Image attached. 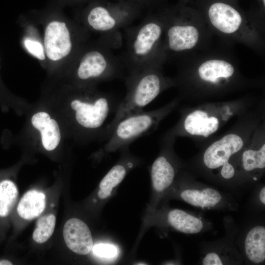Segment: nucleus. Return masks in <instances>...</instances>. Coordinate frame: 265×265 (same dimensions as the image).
I'll return each mask as SVG.
<instances>
[{
	"label": "nucleus",
	"instance_id": "9b49d317",
	"mask_svg": "<svg viewBox=\"0 0 265 265\" xmlns=\"http://www.w3.org/2000/svg\"><path fill=\"white\" fill-rule=\"evenodd\" d=\"M44 44L46 55L52 60H58L69 54L73 44L66 25L57 21L50 23L45 30Z\"/></svg>",
	"mask_w": 265,
	"mask_h": 265
},
{
	"label": "nucleus",
	"instance_id": "b1692460",
	"mask_svg": "<svg viewBox=\"0 0 265 265\" xmlns=\"http://www.w3.org/2000/svg\"><path fill=\"white\" fill-rule=\"evenodd\" d=\"M93 253L98 256L112 258L118 254V250L114 245L110 244L99 243L93 247Z\"/></svg>",
	"mask_w": 265,
	"mask_h": 265
},
{
	"label": "nucleus",
	"instance_id": "f03ea898",
	"mask_svg": "<svg viewBox=\"0 0 265 265\" xmlns=\"http://www.w3.org/2000/svg\"><path fill=\"white\" fill-rule=\"evenodd\" d=\"M163 44L167 61L179 62L212 45L213 35L193 5L179 3L164 9Z\"/></svg>",
	"mask_w": 265,
	"mask_h": 265
},
{
	"label": "nucleus",
	"instance_id": "39448f33",
	"mask_svg": "<svg viewBox=\"0 0 265 265\" xmlns=\"http://www.w3.org/2000/svg\"><path fill=\"white\" fill-rule=\"evenodd\" d=\"M162 68L145 70L126 75L125 84L127 93L119 103L111 121L104 127L102 140L106 141L117 123L124 117L138 112L153 101L161 92L175 84L163 75Z\"/></svg>",
	"mask_w": 265,
	"mask_h": 265
},
{
	"label": "nucleus",
	"instance_id": "412c9836",
	"mask_svg": "<svg viewBox=\"0 0 265 265\" xmlns=\"http://www.w3.org/2000/svg\"><path fill=\"white\" fill-rule=\"evenodd\" d=\"M18 195L15 184L11 180H0V219L6 218L10 214Z\"/></svg>",
	"mask_w": 265,
	"mask_h": 265
},
{
	"label": "nucleus",
	"instance_id": "a211bd4d",
	"mask_svg": "<svg viewBox=\"0 0 265 265\" xmlns=\"http://www.w3.org/2000/svg\"><path fill=\"white\" fill-rule=\"evenodd\" d=\"M246 256L251 262L260 264L265 260V228L256 226L249 230L244 241Z\"/></svg>",
	"mask_w": 265,
	"mask_h": 265
},
{
	"label": "nucleus",
	"instance_id": "aec40b11",
	"mask_svg": "<svg viewBox=\"0 0 265 265\" xmlns=\"http://www.w3.org/2000/svg\"><path fill=\"white\" fill-rule=\"evenodd\" d=\"M169 224L176 230L185 234H196L204 228L200 218L180 209L171 210L167 215Z\"/></svg>",
	"mask_w": 265,
	"mask_h": 265
},
{
	"label": "nucleus",
	"instance_id": "393cba45",
	"mask_svg": "<svg viewBox=\"0 0 265 265\" xmlns=\"http://www.w3.org/2000/svg\"><path fill=\"white\" fill-rule=\"evenodd\" d=\"M24 43L26 50L31 54L40 60L45 59L44 49L40 42L26 39L24 41Z\"/></svg>",
	"mask_w": 265,
	"mask_h": 265
},
{
	"label": "nucleus",
	"instance_id": "9d476101",
	"mask_svg": "<svg viewBox=\"0 0 265 265\" xmlns=\"http://www.w3.org/2000/svg\"><path fill=\"white\" fill-rule=\"evenodd\" d=\"M243 146V140L239 135L234 133L226 135L206 150L203 155L204 164L210 169L221 167V176L225 179H230L234 176L235 170L229 160Z\"/></svg>",
	"mask_w": 265,
	"mask_h": 265
},
{
	"label": "nucleus",
	"instance_id": "1a4fd4ad",
	"mask_svg": "<svg viewBox=\"0 0 265 265\" xmlns=\"http://www.w3.org/2000/svg\"><path fill=\"white\" fill-rule=\"evenodd\" d=\"M135 16L125 9L110 11L105 6L92 8L87 17V22L92 29L101 34V41L112 49L120 48L123 43L121 30L129 27Z\"/></svg>",
	"mask_w": 265,
	"mask_h": 265
},
{
	"label": "nucleus",
	"instance_id": "f8f14e48",
	"mask_svg": "<svg viewBox=\"0 0 265 265\" xmlns=\"http://www.w3.org/2000/svg\"><path fill=\"white\" fill-rule=\"evenodd\" d=\"M63 235L67 247L74 253L87 255L92 250L93 241L87 225L81 220L72 218L65 223Z\"/></svg>",
	"mask_w": 265,
	"mask_h": 265
},
{
	"label": "nucleus",
	"instance_id": "c85d7f7f",
	"mask_svg": "<svg viewBox=\"0 0 265 265\" xmlns=\"http://www.w3.org/2000/svg\"><path fill=\"white\" fill-rule=\"evenodd\" d=\"M137 265H146L145 264H137Z\"/></svg>",
	"mask_w": 265,
	"mask_h": 265
},
{
	"label": "nucleus",
	"instance_id": "dca6fc26",
	"mask_svg": "<svg viewBox=\"0 0 265 265\" xmlns=\"http://www.w3.org/2000/svg\"><path fill=\"white\" fill-rule=\"evenodd\" d=\"M175 176L173 163L166 155H161L154 161L151 168L152 186L157 193H162L172 184Z\"/></svg>",
	"mask_w": 265,
	"mask_h": 265
},
{
	"label": "nucleus",
	"instance_id": "423d86ee",
	"mask_svg": "<svg viewBox=\"0 0 265 265\" xmlns=\"http://www.w3.org/2000/svg\"><path fill=\"white\" fill-rule=\"evenodd\" d=\"M112 50L100 40L97 47L80 57L76 71L77 78L82 81L97 82L124 77L126 71L123 64Z\"/></svg>",
	"mask_w": 265,
	"mask_h": 265
},
{
	"label": "nucleus",
	"instance_id": "6e6552de",
	"mask_svg": "<svg viewBox=\"0 0 265 265\" xmlns=\"http://www.w3.org/2000/svg\"><path fill=\"white\" fill-rule=\"evenodd\" d=\"M119 104L110 94L96 92L91 99H73L70 106L74 111L77 124L84 129L98 132L100 137L106 119L111 113H115Z\"/></svg>",
	"mask_w": 265,
	"mask_h": 265
},
{
	"label": "nucleus",
	"instance_id": "7ed1b4c3",
	"mask_svg": "<svg viewBox=\"0 0 265 265\" xmlns=\"http://www.w3.org/2000/svg\"><path fill=\"white\" fill-rule=\"evenodd\" d=\"M193 6L203 16L213 36L232 47L240 44L261 57L265 54V38L252 26L246 11L237 0H193Z\"/></svg>",
	"mask_w": 265,
	"mask_h": 265
},
{
	"label": "nucleus",
	"instance_id": "a878e982",
	"mask_svg": "<svg viewBox=\"0 0 265 265\" xmlns=\"http://www.w3.org/2000/svg\"><path fill=\"white\" fill-rule=\"evenodd\" d=\"M202 264L204 265H223L224 262L217 254L210 252L204 258Z\"/></svg>",
	"mask_w": 265,
	"mask_h": 265
},
{
	"label": "nucleus",
	"instance_id": "0eeeda50",
	"mask_svg": "<svg viewBox=\"0 0 265 265\" xmlns=\"http://www.w3.org/2000/svg\"><path fill=\"white\" fill-rule=\"evenodd\" d=\"M167 108L143 110L129 115L115 125L100 153L104 155L129 147L134 140L148 133L167 112Z\"/></svg>",
	"mask_w": 265,
	"mask_h": 265
},
{
	"label": "nucleus",
	"instance_id": "f3484780",
	"mask_svg": "<svg viewBox=\"0 0 265 265\" xmlns=\"http://www.w3.org/2000/svg\"><path fill=\"white\" fill-rule=\"evenodd\" d=\"M130 158L128 155L127 159L113 166L102 179L98 192L99 198L106 199L109 197L113 189L123 180L128 170L133 167L134 160Z\"/></svg>",
	"mask_w": 265,
	"mask_h": 265
},
{
	"label": "nucleus",
	"instance_id": "bb28decb",
	"mask_svg": "<svg viewBox=\"0 0 265 265\" xmlns=\"http://www.w3.org/2000/svg\"><path fill=\"white\" fill-rule=\"evenodd\" d=\"M259 198L261 203L265 205V187L263 186L261 190H260L259 193Z\"/></svg>",
	"mask_w": 265,
	"mask_h": 265
},
{
	"label": "nucleus",
	"instance_id": "5701e85b",
	"mask_svg": "<svg viewBox=\"0 0 265 265\" xmlns=\"http://www.w3.org/2000/svg\"><path fill=\"white\" fill-rule=\"evenodd\" d=\"M242 164L244 170L247 172L264 169L265 145H263L257 150L249 149L245 151L242 156Z\"/></svg>",
	"mask_w": 265,
	"mask_h": 265
},
{
	"label": "nucleus",
	"instance_id": "4468645a",
	"mask_svg": "<svg viewBox=\"0 0 265 265\" xmlns=\"http://www.w3.org/2000/svg\"><path fill=\"white\" fill-rule=\"evenodd\" d=\"M180 196L186 203L202 209L216 208L223 201L221 193L211 187L186 188L181 192Z\"/></svg>",
	"mask_w": 265,
	"mask_h": 265
},
{
	"label": "nucleus",
	"instance_id": "f257e3e1",
	"mask_svg": "<svg viewBox=\"0 0 265 265\" xmlns=\"http://www.w3.org/2000/svg\"><path fill=\"white\" fill-rule=\"evenodd\" d=\"M231 46L222 42L178 62V82L183 87L197 91H217L237 83V60Z\"/></svg>",
	"mask_w": 265,
	"mask_h": 265
},
{
	"label": "nucleus",
	"instance_id": "ddd939ff",
	"mask_svg": "<svg viewBox=\"0 0 265 265\" xmlns=\"http://www.w3.org/2000/svg\"><path fill=\"white\" fill-rule=\"evenodd\" d=\"M31 123L40 131L44 148L48 151L54 150L58 145L61 137L56 121L51 119L47 113L40 112L32 117Z\"/></svg>",
	"mask_w": 265,
	"mask_h": 265
},
{
	"label": "nucleus",
	"instance_id": "20e7f679",
	"mask_svg": "<svg viewBox=\"0 0 265 265\" xmlns=\"http://www.w3.org/2000/svg\"><path fill=\"white\" fill-rule=\"evenodd\" d=\"M164 24L163 9L125 29V49L120 58L126 75L162 68L167 62L163 44Z\"/></svg>",
	"mask_w": 265,
	"mask_h": 265
},
{
	"label": "nucleus",
	"instance_id": "6ab92c4d",
	"mask_svg": "<svg viewBox=\"0 0 265 265\" xmlns=\"http://www.w3.org/2000/svg\"><path fill=\"white\" fill-rule=\"evenodd\" d=\"M45 207V194L39 190H30L21 198L18 205L17 212L21 217L29 220L40 215Z\"/></svg>",
	"mask_w": 265,
	"mask_h": 265
},
{
	"label": "nucleus",
	"instance_id": "cd10ccee",
	"mask_svg": "<svg viewBox=\"0 0 265 265\" xmlns=\"http://www.w3.org/2000/svg\"><path fill=\"white\" fill-rule=\"evenodd\" d=\"M193 0H180L179 3L188 4L192 2Z\"/></svg>",
	"mask_w": 265,
	"mask_h": 265
},
{
	"label": "nucleus",
	"instance_id": "4be33fe9",
	"mask_svg": "<svg viewBox=\"0 0 265 265\" xmlns=\"http://www.w3.org/2000/svg\"><path fill=\"white\" fill-rule=\"evenodd\" d=\"M56 222L54 214H49L41 217L37 221L32 238L37 243L47 241L53 233Z\"/></svg>",
	"mask_w": 265,
	"mask_h": 265
},
{
	"label": "nucleus",
	"instance_id": "2eb2a0df",
	"mask_svg": "<svg viewBox=\"0 0 265 265\" xmlns=\"http://www.w3.org/2000/svg\"><path fill=\"white\" fill-rule=\"evenodd\" d=\"M219 122L214 116H209L205 111L196 110L186 117L184 127L186 131L193 135L208 137L218 129Z\"/></svg>",
	"mask_w": 265,
	"mask_h": 265
}]
</instances>
